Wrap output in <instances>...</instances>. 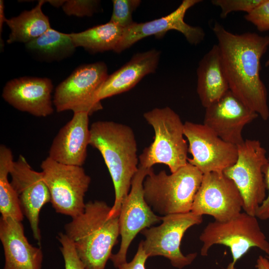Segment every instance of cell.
I'll list each match as a JSON object with an SVG mask.
<instances>
[{
	"mask_svg": "<svg viewBox=\"0 0 269 269\" xmlns=\"http://www.w3.org/2000/svg\"><path fill=\"white\" fill-rule=\"evenodd\" d=\"M212 30L230 90L263 120H267L268 93L260 72L261 59L269 47V36L253 32L234 34L218 22Z\"/></svg>",
	"mask_w": 269,
	"mask_h": 269,
	"instance_id": "cell-1",
	"label": "cell"
},
{
	"mask_svg": "<svg viewBox=\"0 0 269 269\" xmlns=\"http://www.w3.org/2000/svg\"><path fill=\"white\" fill-rule=\"evenodd\" d=\"M90 131V145L101 153L114 184L115 198L109 216H118L138 169L135 134L130 127L112 121L94 122Z\"/></svg>",
	"mask_w": 269,
	"mask_h": 269,
	"instance_id": "cell-2",
	"label": "cell"
},
{
	"mask_svg": "<svg viewBox=\"0 0 269 269\" xmlns=\"http://www.w3.org/2000/svg\"><path fill=\"white\" fill-rule=\"evenodd\" d=\"M102 201H89L84 211L64 226L85 269H105L120 235L118 216Z\"/></svg>",
	"mask_w": 269,
	"mask_h": 269,
	"instance_id": "cell-3",
	"label": "cell"
},
{
	"mask_svg": "<svg viewBox=\"0 0 269 269\" xmlns=\"http://www.w3.org/2000/svg\"><path fill=\"white\" fill-rule=\"evenodd\" d=\"M203 174L188 162L175 172L152 169L143 183L144 197L149 207L163 216L191 211Z\"/></svg>",
	"mask_w": 269,
	"mask_h": 269,
	"instance_id": "cell-4",
	"label": "cell"
},
{
	"mask_svg": "<svg viewBox=\"0 0 269 269\" xmlns=\"http://www.w3.org/2000/svg\"><path fill=\"white\" fill-rule=\"evenodd\" d=\"M153 129V141L139 156V165L152 168L164 164L171 173L188 163V145L184 136V123L179 115L168 107L154 108L143 114Z\"/></svg>",
	"mask_w": 269,
	"mask_h": 269,
	"instance_id": "cell-5",
	"label": "cell"
},
{
	"mask_svg": "<svg viewBox=\"0 0 269 269\" xmlns=\"http://www.w3.org/2000/svg\"><path fill=\"white\" fill-rule=\"evenodd\" d=\"M203 243L201 255H208L214 245H222L230 248L232 261L226 269H236L238 260L252 248L257 247L266 253L269 250V243L262 231L256 216L245 212L225 221L209 222L199 236Z\"/></svg>",
	"mask_w": 269,
	"mask_h": 269,
	"instance_id": "cell-6",
	"label": "cell"
},
{
	"mask_svg": "<svg viewBox=\"0 0 269 269\" xmlns=\"http://www.w3.org/2000/svg\"><path fill=\"white\" fill-rule=\"evenodd\" d=\"M237 147L236 162L223 173L233 181L239 191L244 211L256 216L260 206L267 197L263 172L268 161L267 151L260 141L256 139H246Z\"/></svg>",
	"mask_w": 269,
	"mask_h": 269,
	"instance_id": "cell-7",
	"label": "cell"
},
{
	"mask_svg": "<svg viewBox=\"0 0 269 269\" xmlns=\"http://www.w3.org/2000/svg\"><path fill=\"white\" fill-rule=\"evenodd\" d=\"M108 75L104 62L79 66L55 89L53 103L57 112L70 110L91 115L102 110L98 94Z\"/></svg>",
	"mask_w": 269,
	"mask_h": 269,
	"instance_id": "cell-8",
	"label": "cell"
},
{
	"mask_svg": "<svg viewBox=\"0 0 269 269\" xmlns=\"http://www.w3.org/2000/svg\"><path fill=\"white\" fill-rule=\"evenodd\" d=\"M40 167L55 211L71 218L81 214L91 183V177L82 166L60 163L47 157Z\"/></svg>",
	"mask_w": 269,
	"mask_h": 269,
	"instance_id": "cell-9",
	"label": "cell"
},
{
	"mask_svg": "<svg viewBox=\"0 0 269 269\" xmlns=\"http://www.w3.org/2000/svg\"><path fill=\"white\" fill-rule=\"evenodd\" d=\"M203 217L192 212L162 216V223L141 231L145 238L141 243L148 257L160 256L168 259L175 268L181 269L189 265L196 253L186 256L180 250V244L185 232L194 225L202 222Z\"/></svg>",
	"mask_w": 269,
	"mask_h": 269,
	"instance_id": "cell-10",
	"label": "cell"
},
{
	"mask_svg": "<svg viewBox=\"0 0 269 269\" xmlns=\"http://www.w3.org/2000/svg\"><path fill=\"white\" fill-rule=\"evenodd\" d=\"M152 169L138 165V170L132 179L129 193L122 204L119 216L120 247L118 253L112 254L110 259L116 268L127 262L128 248L136 235L161 221L162 217L154 213L144 197L143 183Z\"/></svg>",
	"mask_w": 269,
	"mask_h": 269,
	"instance_id": "cell-11",
	"label": "cell"
},
{
	"mask_svg": "<svg viewBox=\"0 0 269 269\" xmlns=\"http://www.w3.org/2000/svg\"><path fill=\"white\" fill-rule=\"evenodd\" d=\"M184 134L192 155L188 162L203 174L222 172L236 162L237 146L224 141L204 124L185 122Z\"/></svg>",
	"mask_w": 269,
	"mask_h": 269,
	"instance_id": "cell-12",
	"label": "cell"
},
{
	"mask_svg": "<svg viewBox=\"0 0 269 269\" xmlns=\"http://www.w3.org/2000/svg\"><path fill=\"white\" fill-rule=\"evenodd\" d=\"M243 206L242 196L233 181L223 172H212L203 174L191 212L225 221L240 214Z\"/></svg>",
	"mask_w": 269,
	"mask_h": 269,
	"instance_id": "cell-13",
	"label": "cell"
},
{
	"mask_svg": "<svg viewBox=\"0 0 269 269\" xmlns=\"http://www.w3.org/2000/svg\"><path fill=\"white\" fill-rule=\"evenodd\" d=\"M9 174L22 212L30 225L34 239L39 244V214L44 205L50 202V195L42 172L34 170L25 157L20 155L14 161Z\"/></svg>",
	"mask_w": 269,
	"mask_h": 269,
	"instance_id": "cell-14",
	"label": "cell"
},
{
	"mask_svg": "<svg viewBox=\"0 0 269 269\" xmlns=\"http://www.w3.org/2000/svg\"><path fill=\"white\" fill-rule=\"evenodd\" d=\"M201 1L200 0H183L176 9L165 16L144 22H135L124 29L122 38L114 52L120 53L149 36L161 38L166 32L172 30L181 33L190 44L194 45L199 44L205 36L204 30L199 26L189 25L184 18L187 11Z\"/></svg>",
	"mask_w": 269,
	"mask_h": 269,
	"instance_id": "cell-15",
	"label": "cell"
},
{
	"mask_svg": "<svg viewBox=\"0 0 269 269\" xmlns=\"http://www.w3.org/2000/svg\"><path fill=\"white\" fill-rule=\"evenodd\" d=\"M205 109L203 124L221 139L236 146L245 140L242 136L245 126L259 116L230 90Z\"/></svg>",
	"mask_w": 269,
	"mask_h": 269,
	"instance_id": "cell-16",
	"label": "cell"
},
{
	"mask_svg": "<svg viewBox=\"0 0 269 269\" xmlns=\"http://www.w3.org/2000/svg\"><path fill=\"white\" fill-rule=\"evenodd\" d=\"M53 84L47 78L22 77L7 82L3 99L15 109L38 117H46L54 111Z\"/></svg>",
	"mask_w": 269,
	"mask_h": 269,
	"instance_id": "cell-17",
	"label": "cell"
},
{
	"mask_svg": "<svg viewBox=\"0 0 269 269\" xmlns=\"http://www.w3.org/2000/svg\"><path fill=\"white\" fill-rule=\"evenodd\" d=\"M89 116L84 112L74 113L53 139L48 157L60 163L82 166L90 144Z\"/></svg>",
	"mask_w": 269,
	"mask_h": 269,
	"instance_id": "cell-18",
	"label": "cell"
},
{
	"mask_svg": "<svg viewBox=\"0 0 269 269\" xmlns=\"http://www.w3.org/2000/svg\"><path fill=\"white\" fill-rule=\"evenodd\" d=\"M20 221L12 218L0 220V240L3 247V269H42L43 253L31 245Z\"/></svg>",
	"mask_w": 269,
	"mask_h": 269,
	"instance_id": "cell-19",
	"label": "cell"
},
{
	"mask_svg": "<svg viewBox=\"0 0 269 269\" xmlns=\"http://www.w3.org/2000/svg\"><path fill=\"white\" fill-rule=\"evenodd\" d=\"M160 57V51L155 49L134 54L129 62L108 75L99 91L98 99L101 101L131 90L144 76L155 72Z\"/></svg>",
	"mask_w": 269,
	"mask_h": 269,
	"instance_id": "cell-20",
	"label": "cell"
},
{
	"mask_svg": "<svg viewBox=\"0 0 269 269\" xmlns=\"http://www.w3.org/2000/svg\"><path fill=\"white\" fill-rule=\"evenodd\" d=\"M197 93L203 107H209L230 90L217 44L204 55L197 69Z\"/></svg>",
	"mask_w": 269,
	"mask_h": 269,
	"instance_id": "cell-21",
	"label": "cell"
},
{
	"mask_svg": "<svg viewBox=\"0 0 269 269\" xmlns=\"http://www.w3.org/2000/svg\"><path fill=\"white\" fill-rule=\"evenodd\" d=\"M46 0H39L29 10L22 11L17 16L6 18L10 30L7 42H21L25 44L38 38L51 28L48 17L43 12L42 6Z\"/></svg>",
	"mask_w": 269,
	"mask_h": 269,
	"instance_id": "cell-22",
	"label": "cell"
},
{
	"mask_svg": "<svg viewBox=\"0 0 269 269\" xmlns=\"http://www.w3.org/2000/svg\"><path fill=\"white\" fill-rule=\"evenodd\" d=\"M25 46L37 59L49 62L70 57L76 48L69 33H62L52 28Z\"/></svg>",
	"mask_w": 269,
	"mask_h": 269,
	"instance_id": "cell-23",
	"label": "cell"
},
{
	"mask_svg": "<svg viewBox=\"0 0 269 269\" xmlns=\"http://www.w3.org/2000/svg\"><path fill=\"white\" fill-rule=\"evenodd\" d=\"M124 29L109 21L84 31L69 33L76 47H81L95 54L113 50L120 41Z\"/></svg>",
	"mask_w": 269,
	"mask_h": 269,
	"instance_id": "cell-24",
	"label": "cell"
},
{
	"mask_svg": "<svg viewBox=\"0 0 269 269\" xmlns=\"http://www.w3.org/2000/svg\"><path fill=\"white\" fill-rule=\"evenodd\" d=\"M11 150L0 146V212L2 218H12L22 221L23 214L17 195L8 179L13 162Z\"/></svg>",
	"mask_w": 269,
	"mask_h": 269,
	"instance_id": "cell-25",
	"label": "cell"
},
{
	"mask_svg": "<svg viewBox=\"0 0 269 269\" xmlns=\"http://www.w3.org/2000/svg\"><path fill=\"white\" fill-rule=\"evenodd\" d=\"M140 0H113L112 14L110 21L126 29L132 25L133 12L139 6Z\"/></svg>",
	"mask_w": 269,
	"mask_h": 269,
	"instance_id": "cell-26",
	"label": "cell"
},
{
	"mask_svg": "<svg viewBox=\"0 0 269 269\" xmlns=\"http://www.w3.org/2000/svg\"><path fill=\"white\" fill-rule=\"evenodd\" d=\"M100 1L97 0H67L62 6L68 15L91 16L100 9Z\"/></svg>",
	"mask_w": 269,
	"mask_h": 269,
	"instance_id": "cell-27",
	"label": "cell"
},
{
	"mask_svg": "<svg viewBox=\"0 0 269 269\" xmlns=\"http://www.w3.org/2000/svg\"><path fill=\"white\" fill-rule=\"evenodd\" d=\"M263 0H212L211 3L221 9L220 17L225 18L231 12L244 11L247 13L252 11Z\"/></svg>",
	"mask_w": 269,
	"mask_h": 269,
	"instance_id": "cell-28",
	"label": "cell"
},
{
	"mask_svg": "<svg viewBox=\"0 0 269 269\" xmlns=\"http://www.w3.org/2000/svg\"><path fill=\"white\" fill-rule=\"evenodd\" d=\"M57 239L61 244L60 249L64 261L65 269H85L72 243L66 235L59 233Z\"/></svg>",
	"mask_w": 269,
	"mask_h": 269,
	"instance_id": "cell-29",
	"label": "cell"
},
{
	"mask_svg": "<svg viewBox=\"0 0 269 269\" xmlns=\"http://www.w3.org/2000/svg\"><path fill=\"white\" fill-rule=\"evenodd\" d=\"M245 19L253 24L261 32L269 30V0L263 1L246 14Z\"/></svg>",
	"mask_w": 269,
	"mask_h": 269,
	"instance_id": "cell-30",
	"label": "cell"
},
{
	"mask_svg": "<svg viewBox=\"0 0 269 269\" xmlns=\"http://www.w3.org/2000/svg\"><path fill=\"white\" fill-rule=\"evenodd\" d=\"M148 256L144 251L141 242L137 251L130 262H126L120 265L117 269H146L145 264Z\"/></svg>",
	"mask_w": 269,
	"mask_h": 269,
	"instance_id": "cell-31",
	"label": "cell"
},
{
	"mask_svg": "<svg viewBox=\"0 0 269 269\" xmlns=\"http://www.w3.org/2000/svg\"><path fill=\"white\" fill-rule=\"evenodd\" d=\"M263 172L268 194L265 201L260 206L256 217L260 220H266L269 219V155L268 157V161L264 166Z\"/></svg>",
	"mask_w": 269,
	"mask_h": 269,
	"instance_id": "cell-32",
	"label": "cell"
},
{
	"mask_svg": "<svg viewBox=\"0 0 269 269\" xmlns=\"http://www.w3.org/2000/svg\"><path fill=\"white\" fill-rule=\"evenodd\" d=\"M256 268L257 269H269V260L260 256L257 259Z\"/></svg>",
	"mask_w": 269,
	"mask_h": 269,
	"instance_id": "cell-33",
	"label": "cell"
},
{
	"mask_svg": "<svg viewBox=\"0 0 269 269\" xmlns=\"http://www.w3.org/2000/svg\"><path fill=\"white\" fill-rule=\"evenodd\" d=\"M6 18L4 12V2L2 0H0V33L2 31L3 23L5 22Z\"/></svg>",
	"mask_w": 269,
	"mask_h": 269,
	"instance_id": "cell-34",
	"label": "cell"
},
{
	"mask_svg": "<svg viewBox=\"0 0 269 269\" xmlns=\"http://www.w3.org/2000/svg\"><path fill=\"white\" fill-rule=\"evenodd\" d=\"M65 1V0H46V2H48L51 5L56 7H62Z\"/></svg>",
	"mask_w": 269,
	"mask_h": 269,
	"instance_id": "cell-35",
	"label": "cell"
},
{
	"mask_svg": "<svg viewBox=\"0 0 269 269\" xmlns=\"http://www.w3.org/2000/svg\"><path fill=\"white\" fill-rule=\"evenodd\" d=\"M266 254L268 255V259L269 260V250L266 253Z\"/></svg>",
	"mask_w": 269,
	"mask_h": 269,
	"instance_id": "cell-36",
	"label": "cell"
}]
</instances>
